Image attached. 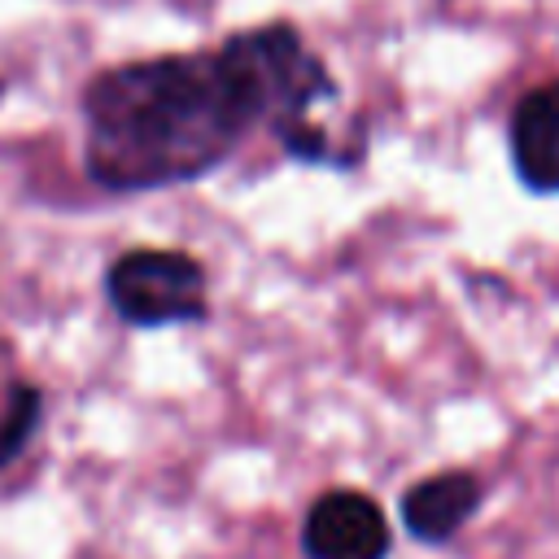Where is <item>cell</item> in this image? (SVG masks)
I'll use <instances>...</instances> for the list:
<instances>
[{
  "mask_svg": "<svg viewBox=\"0 0 559 559\" xmlns=\"http://www.w3.org/2000/svg\"><path fill=\"white\" fill-rule=\"evenodd\" d=\"M105 301L127 328H183L210 319L205 266L188 249L135 245L105 266Z\"/></svg>",
  "mask_w": 559,
  "mask_h": 559,
  "instance_id": "2",
  "label": "cell"
},
{
  "mask_svg": "<svg viewBox=\"0 0 559 559\" xmlns=\"http://www.w3.org/2000/svg\"><path fill=\"white\" fill-rule=\"evenodd\" d=\"M393 533L384 507L362 489H328L306 507L301 555L306 559H389Z\"/></svg>",
  "mask_w": 559,
  "mask_h": 559,
  "instance_id": "3",
  "label": "cell"
},
{
  "mask_svg": "<svg viewBox=\"0 0 559 559\" xmlns=\"http://www.w3.org/2000/svg\"><path fill=\"white\" fill-rule=\"evenodd\" d=\"M341 87L293 22L231 31L218 48L118 61L83 83V175L105 192H157L218 170L253 127L284 157L354 170L367 140L341 135Z\"/></svg>",
  "mask_w": 559,
  "mask_h": 559,
  "instance_id": "1",
  "label": "cell"
},
{
  "mask_svg": "<svg viewBox=\"0 0 559 559\" xmlns=\"http://www.w3.org/2000/svg\"><path fill=\"white\" fill-rule=\"evenodd\" d=\"M480 498H485L480 476H472L463 467H445V472L415 480L402 493V524L415 542L441 546L480 511Z\"/></svg>",
  "mask_w": 559,
  "mask_h": 559,
  "instance_id": "5",
  "label": "cell"
},
{
  "mask_svg": "<svg viewBox=\"0 0 559 559\" xmlns=\"http://www.w3.org/2000/svg\"><path fill=\"white\" fill-rule=\"evenodd\" d=\"M507 153L520 188L559 197V79L528 87L507 118Z\"/></svg>",
  "mask_w": 559,
  "mask_h": 559,
  "instance_id": "4",
  "label": "cell"
},
{
  "mask_svg": "<svg viewBox=\"0 0 559 559\" xmlns=\"http://www.w3.org/2000/svg\"><path fill=\"white\" fill-rule=\"evenodd\" d=\"M39 419H44V393L31 380H17L9 389V402H4V415H0V467H9L26 450Z\"/></svg>",
  "mask_w": 559,
  "mask_h": 559,
  "instance_id": "6",
  "label": "cell"
}]
</instances>
